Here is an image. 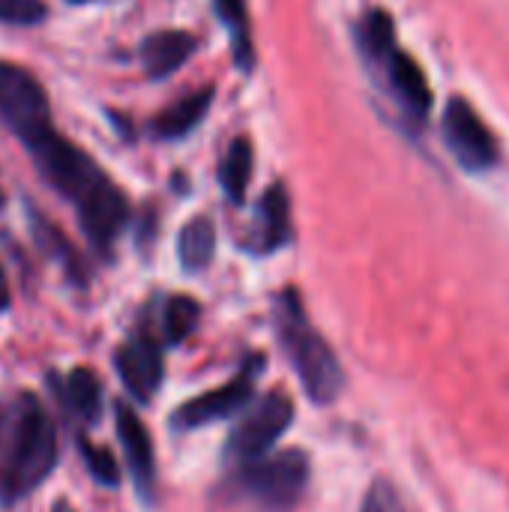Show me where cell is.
I'll use <instances>...</instances> for the list:
<instances>
[{"mask_svg":"<svg viewBox=\"0 0 509 512\" xmlns=\"http://www.w3.org/2000/svg\"><path fill=\"white\" fill-rule=\"evenodd\" d=\"M24 150L30 153L39 177L78 210V222L90 246L108 255L129 222V201L123 189L99 162L90 159V153L63 138L54 126L24 141Z\"/></svg>","mask_w":509,"mask_h":512,"instance_id":"6da1fadb","label":"cell"},{"mask_svg":"<svg viewBox=\"0 0 509 512\" xmlns=\"http://www.w3.org/2000/svg\"><path fill=\"white\" fill-rule=\"evenodd\" d=\"M57 465V429L33 393H18L0 423V504L36 492Z\"/></svg>","mask_w":509,"mask_h":512,"instance_id":"7a4b0ae2","label":"cell"},{"mask_svg":"<svg viewBox=\"0 0 509 512\" xmlns=\"http://www.w3.org/2000/svg\"><path fill=\"white\" fill-rule=\"evenodd\" d=\"M354 39L375 81L402 114V123L411 132L426 129L432 105H435V93L423 66L396 42L393 15L378 6L369 9L354 27Z\"/></svg>","mask_w":509,"mask_h":512,"instance_id":"3957f363","label":"cell"},{"mask_svg":"<svg viewBox=\"0 0 509 512\" xmlns=\"http://www.w3.org/2000/svg\"><path fill=\"white\" fill-rule=\"evenodd\" d=\"M273 324H276L279 345L285 348L306 396L315 405H330L339 396L345 375H342L339 357L333 354L330 342L306 318L297 288L279 291V297L273 303Z\"/></svg>","mask_w":509,"mask_h":512,"instance_id":"277c9868","label":"cell"},{"mask_svg":"<svg viewBox=\"0 0 509 512\" xmlns=\"http://www.w3.org/2000/svg\"><path fill=\"white\" fill-rule=\"evenodd\" d=\"M312 477V462L303 450L267 453L255 462L237 468L231 480V492L258 510L288 512L297 507Z\"/></svg>","mask_w":509,"mask_h":512,"instance_id":"5b68a950","label":"cell"},{"mask_svg":"<svg viewBox=\"0 0 509 512\" xmlns=\"http://www.w3.org/2000/svg\"><path fill=\"white\" fill-rule=\"evenodd\" d=\"M294 423V402L285 390H273L264 399H258L243 420L234 426V432L225 441V462L231 468H240L246 462H255L267 456L276 441L288 432Z\"/></svg>","mask_w":509,"mask_h":512,"instance_id":"8992f818","label":"cell"},{"mask_svg":"<svg viewBox=\"0 0 509 512\" xmlns=\"http://www.w3.org/2000/svg\"><path fill=\"white\" fill-rule=\"evenodd\" d=\"M444 144L453 153V159L468 174H486L498 165V138L480 117V111L465 96H450L441 117Z\"/></svg>","mask_w":509,"mask_h":512,"instance_id":"52a82bcc","label":"cell"},{"mask_svg":"<svg viewBox=\"0 0 509 512\" xmlns=\"http://www.w3.org/2000/svg\"><path fill=\"white\" fill-rule=\"evenodd\" d=\"M0 120L21 144L54 126L51 105L39 78L6 60H0Z\"/></svg>","mask_w":509,"mask_h":512,"instance_id":"ba28073f","label":"cell"},{"mask_svg":"<svg viewBox=\"0 0 509 512\" xmlns=\"http://www.w3.org/2000/svg\"><path fill=\"white\" fill-rule=\"evenodd\" d=\"M264 369V357L261 354H252L243 369L222 387L210 390V393H201L189 402H183L174 414H171V426L177 432H192V429H204V426H213L219 420H228L234 414H240L252 393H255V381H258V372Z\"/></svg>","mask_w":509,"mask_h":512,"instance_id":"9c48e42d","label":"cell"},{"mask_svg":"<svg viewBox=\"0 0 509 512\" xmlns=\"http://www.w3.org/2000/svg\"><path fill=\"white\" fill-rule=\"evenodd\" d=\"M114 369L126 387L129 396L138 402H150L165 378V360H162V345L153 336V330L138 327L114 354Z\"/></svg>","mask_w":509,"mask_h":512,"instance_id":"30bf717a","label":"cell"},{"mask_svg":"<svg viewBox=\"0 0 509 512\" xmlns=\"http://www.w3.org/2000/svg\"><path fill=\"white\" fill-rule=\"evenodd\" d=\"M114 417H117V438L123 447V459L129 468V477L138 489V495L144 501H150L156 495V450H153V438L147 432V426L141 423V417L117 402L114 405Z\"/></svg>","mask_w":509,"mask_h":512,"instance_id":"8fae6325","label":"cell"},{"mask_svg":"<svg viewBox=\"0 0 509 512\" xmlns=\"http://www.w3.org/2000/svg\"><path fill=\"white\" fill-rule=\"evenodd\" d=\"M291 240V204H288V192L282 183H273L264 198L258 201L255 210V225L252 234L246 240V246L258 255L276 252Z\"/></svg>","mask_w":509,"mask_h":512,"instance_id":"7c38bea8","label":"cell"},{"mask_svg":"<svg viewBox=\"0 0 509 512\" xmlns=\"http://www.w3.org/2000/svg\"><path fill=\"white\" fill-rule=\"evenodd\" d=\"M138 54L144 75L150 81H162L195 54V36L186 30H156L141 42Z\"/></svg>","mask_w":509,"mask_h":512,"instance_id":"4fadbf2b","label":"cell"},{"mask_svg":"<svg viewBox=\"0 0 509 512\" xmlns=\"http://www.w3.org/2000/svg\"><path fill=\"white\" fill-rule=\"evenodd\" d=\"M213 105V87H201L189 96H183L180 102L168 105L150 126V135L156 141H180L186 138L195 126H201V120L207 117Z\"/></svg>","mask_w":509,"mask_h":512,"instance_id":"5bb4252c","label":"cell"},{"mask_svg":"<svg viewBox=\"0 0 509 512\" xmlns=\"http://www.w3.org/2000/svg\"><path fill=\"white\" fill-rule=\"evenodd\" d=\"M252 168H255V150L249 138H234L219 162V183L228 195L231 204H243L246 201V189L252 180Z\"/></svg>","mask_w":509,"mask_h":512,"instance_id":"9a60e30c","label":"cell"},{"mask_svg":"<svg viewBox=\"0 0 509 512\" xmlns=\"http://www.w3.org/2000/svg\"><path fill=\"white\" fill-rule=\"evenodd\" d=\"M177 255L186 273H201L216 255V228L207 216H195L183 225L177 237Z\"/></svg>","mask_w":509,"mask_h":512,"instance_id":"2e32d148","label":"cell"},{"mask_svg":"<svg viewBox=\"0 0 509 512\" xmlns=\"http://www.w3.org/2000/svg\"><path fill=\"white\" fill-rule=\"evenodd\" d=\"M63 402L72 411L75 420L84 426H93L102 414V381L93 375V369L78 366L69 372L66 387H63Z\"/></svg>","mask_w":509,"mask_h":512,"instance_id":"e0dca14e","label":"cell"},{"mask_svg":"<svg viewBox=\"0 0 509 512\" xmlns=\"http://www.w3.org/2000/svg\"><path fill=\"white\" fill-rule=\"evenodd\" d=\"M213 12L219 15V21L225 24L228 36H231L234 63L243 72H249L255 66V45H252V27H249L246 0H213Z\"/></svg>","mask_w":509,"mask_h":512,"instance_id":"ac0fdd59","label":"cell"},{"mask_svg":"<svg viewBox=\"0 0 509 512\" xmlns=\"http://www.w3.org/2000/svg\"><path fill=\"white\" fill-rule=\"evenodd\" d=\"M30 228H33V240H36V246L51 258V261H60V267L75 279V282H84L87 279V273H84V264H81V258H78V252L69 246V240L51 225V222H45L42 219V213H33L30 216Z\"/></svg>","mask_w":509,"mask_h":512,"instance_id":"d6986e66","label":"cell"},{"mask_svg":"<svg viewBox=\"0 0 509 512\" xmlns=\"http://www.w3.org/2000/svg\"><path fill=\"white\" fill-rule=\"evenodd\" d=\"M198 318H201L198 300H192V297H186V294L168 297L165 312H162V333H165V342H168V345L186 342V339L192 336V330L198 327Z\"/></svg>","mask_w":509,"mask_h":512,"instance_id":"ffe728a7","label":"cell"},{"mask_svg":"<svg viewBox=\"0 0 509 512\" xmlns=\"http://www.w3.org/2000/svg\"><path fill=\"white\" fill-rule=\"evenodd\" d=\"M78 444H81V459H84L90 477H93L99 486H108V489L120 486V465H117L114 453H111L108 447L93 444L87 435H78Z\"/></svg>","mask_w":509,"mask_h":512,"instance_id":"44dd1931","label":"cell"},{"mask_svg":"<svg viewBox=\"0 0 509 512\" xmlns=\"http://www.w3.org/2000/svg\"><path fill=\"white\" fill-rule=\"evenodd\" d=\"M45 3L42 0H0V21L3 24H39L45 18Z\"/></svg>","mask_w":509,"mask_h":512,"instance_id":"7402d4cb","label":"cell"},{"mask_svg":"<svg viewBox=\"0 0 509 512\" xmlns=\"http://www.w3.org/2000/svg\"><path fill=\"white\" fill-rule=\"evenodd\" d=\"M360 512H402L399 507V498H396V489L384 480L372 483L366 498H363V507Z\"/></svg>","mask_w":509,"mask_h":512,"instance_id":"603a6c76","label":"cell"},{"mask_svg":"<svg viewBox=\"0 0 509 512\" xmlns=\"http://www.w3.org/2000/svg\"><path fill=\"white\" fill-rule=\"evenodd\" d=\"M6 309H9V282H6V273L0 267V312H6Z\"/></svg>","mask_w":509,"mask_h":512,"instance_id":"cb8c5ba5","label":"cell"},{"mask_svg":"<svg viewBox=\"0 0 509 512\" xmlns=\"http://www.w3.org/2000/svg\"><path fill=\"white\" fill-rule=\"evenodd\" d=\"M51 512H75V510L69 507V501H63V498H60V501H54V507H51Z\"/></svg>","mask_w":509,"mask_h":512,"instance_id":"d4e9b609","label":"cell"},{"mask_svg":"<svg viewBox=\"0 0 509 512\" xmlns=\"http://www.w3.org/2000/svg\"><path fill=\"white\" fill-rule=\"evenodd\" d=\"M69 3H87V0H69Z\"/></svg>","mask_w":509,"mask_h":512,"instance_id":"484cf974","label":"cell"},{"mask_svg":"<svg viewBox=\"0 0 509 512\" xmlns=\"http://www.w3.org/2000/svg\"><path fill=\"white\" fill-rule=\"evenodd\" d=\"M0 207H3V189H0Z\"/></svg>","mask_w":509,"mask_h":512,"instance_id":"4316f807","label":"cell"},{"mask_svg":"<svg viewBox=\"0 0 509 512\" xmlns=\"http://www.w3.org/2000/svg\"><path fill=\"white\" fill-rule=\"evenodd\" d=\"M0 423H3V414H0Z\"/></svg>","mask_w":509,"mask_h":512,"instance_id":"83f0119b","label":"cell"}]
</instances>
